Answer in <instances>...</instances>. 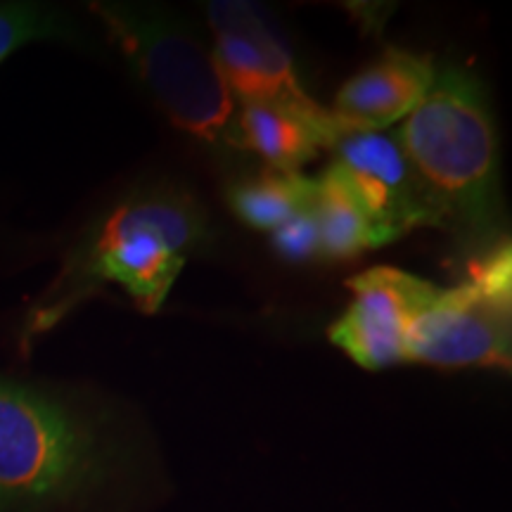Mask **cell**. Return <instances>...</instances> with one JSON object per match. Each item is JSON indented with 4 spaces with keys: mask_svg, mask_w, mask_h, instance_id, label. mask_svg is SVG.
Listing matches in <instances>:
<instances>
[{
    "mask_svg": "<svg viewBox=\"0 0 512 512\" xmlns=\"http://www.w3.org/2000/svg\"><path fill=\"white\" fill-rule=\"evenodd\" d=\"M354 302L328 330L330 342L363 370L408 363V344L439 285L394 266H375L349 280Z\"/></svg>",
    "mask_w": 512,
    "mask_h": 512,
    "instance_id": "52a82bcc",
    "label": "cell"
},
{
    "mask_svg": "<svg viewBox=\"0 0 512 512\" xmlns=\"http://www.w3.org/2000/svg\"><path fill=\"white\" fill-rule=\"evenodd\" d=\"M434 74L432 55L389 48L339 88L332 114L349 131H389L420 105Z\"/></svg>",
    "mask_w": 512,
    "mask_h": 512,
    "instance_id": "9c48e42d",
    "label": "cell"
},
{
    "mask_svg": "<svg viewBox=\"0 0 512 512\" xmlns=\"http://www.w3.org/2000/svg\"><path fill=\"white\" fill-rule=\"evenodd\" d=\"M313 214L320 233V259H354L366 249L387 245L337 162L316 178Z\"/></svg>",
    "mask_w": 512,
    "mask_h": 512,
    "instance_id": "30bf717a",
    "label": "cell"
},
{
    "mask_svg": "<svg viewBox=\"0 0 512 512\" xmlns=\"http://www.w3.org/2000/svg\"><path fill=\"white\" fill-rule=\"evenodd\" d=\"M396 136L444 230L477 256L503 245L498 133L477 74L458 64L437 67L430 91Z\"/></svg>",
    "mask_w": 512,
    "mask_h": 512,
    "instance_id": "3957f363",
    "label": "cell"
},
{
    "mask_svg": "<svg viewBox=\"0 0 512 512\" xmlns=\"http://www.w3.org/2000/svg\"><path fill=\"white\" fill-rule=\"evenodd\" d=\"M316 178L283 171H261V174L238 178L228 188V204L240 221L259 230H273L313 207Z\"/></svg>",
    "mask_w": 512,
    "mask_h": 512,
    "instance_id": "7c38bea8",
    "label": "cell"
},
{
    "mask_svg": "<svg viewBox=\"0 0 512 512\" xmlns=\"http://www.w3.org/2000/svg\"><path fill=\"white\" fill-rule=\"evenodd\" d=\"M408 361L432 368H503L512 363V271L505 240L467 264V278L439 287L408 344Z\"/></svg>",
    "mask_w": 512,
    "mask_h": 512,
    "instance_id": "5b68a950",
    "label": "cell"
},
{
    "mask_svg": "<svg viewBox=\"0 0 512 512\" xmlns=\"http://www.w3.org/2000/svg\"><path fill=\"white\" fill-rule=\"evenodd\" d=\"M273 247L278 256L294 261V264L320 259V233L313 207L299 211L297 216H292L283 226L275 228Z\"/></svg>",
    "mask_w": 512,
    "mask_h": 512,
    "instance_id": "5bb4252c",
    "label": "cell"
},
{
    "mask_svg": "<svg viewBox=\"0 0 512 512\" xmlns=\"http://www.w3.org/2000/svg\"><path fill=\"white\" fill-rule=\"evenodd\" d=\"M214 36V60L240 105H273L299 114L316 128L325 150H332L347 128L311 98L294 69L290 50L249 3H207Z\"/></svg>",
    "mask_w": 512,
    "mask_h": 512,
    "instance_id": "8992f818",
    "label": "cell"
},
{
    "mask_svg": "<svg viewBox=\"0 0 512 512\" xmlns=\"http://www.w3.org/2000/svg\"><path fill=\"white\" fill-rule=\"evenodd\" d=\"M169 482L143 418L0 375V512H150Z\"/></svg>",
    "mask_w": 512,
    "mask_h": 512,
    "instance_id": "6da1fadb",
    "label": "cell"
},
{
    "mask_svg": "<svg viewBox=\"0 0 512 512\" xmlns=\"http://www.w3.org/2000/svg\"><path fill=\"white\" fill-rule=\"evenodd\" d=\"M240 145L271 171L302 174V166L325 150L323 138L299 114L273 105H240Z\"/></svg>",
    "mask_w": 512,
    "mask_h": 512,
    "instance_id": "8fae6325",
    "label": "cell"
},
{
    "mask_svg": "<svg viewBox=\"0 0 512 512\" xmlns=\"http://www.w3.org/2000/svg\"><path fill=\"white\" fill-rule=\"evenodd\" d=\"M351 190L363 204L370 221L394 242L415 228H441L439 209L415 174L396 133L344 131L332 145Z\"/></svg>",
    "mask_w": 512,
    "mask_h": 512,
    "instance_id": "ba28073f",
    "label": "cell"
},
{
    "mask_svg": "<svg viewBox=\"0 0 512 512\" xmlns=\"http://www.w3.org/2000/svg\"><path fill=\"white\" fill-rule=\"evenodd\" d=\"M211 240L207 209L181 185L131 190L64 256L60 273L27 313L19 332L22 351L107 287H121L138 311L157 313L188 259Z\"/></svg>",
    "mask_w": 512,
    "mask_h": 512,
    "instance_id": "7a4b0ae2",
    "label": "cell"
},
{
    "mask_svg": "<svg viewBox=\"0 0 512 512\" xmlns=\"http://www.w3.org/2000/svg\"><path fill=\"white\" fill-rule=\"evenodd\" d=\"M69 36V27L55 10L34 3L0 5V62L31 41Z\"/></svg>",
    "mask_w": 512,
    "mask_h": 512,
    "instance_id": "4fadbf2b",
    "label": "cell"
},
{
    "mask_svg": "<svg viewBox=\"0 0 512 512\" xmlns=\"http://www.w3.org/2000/svg\"><path fill=\"white\" fill-rule=\"evenodd\" d=\"M95 15L171 124L216 152H242L240 102L181 17L147 3H100Z\"/></svg>",
    "mask_w": 512,
    "mask_h": 512,
    "instance_id": "277c9868",
    "label": "cell"
}]
</instances>
